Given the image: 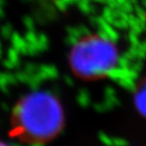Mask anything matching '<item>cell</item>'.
Here are the masks:
<instances>
[{
	"label": "cell",
	"instance_id": "7a4b0ae2",
	"mask_svg": "<svg viewBox=\"0 0 146 146\" xmlns=\"http://www.w3.org/2000/svg\"><path fill=\"white\" fill-rule=\"evenodd\" d=\"M121 62L118 46L98 34L80 38L69 52L68 63L76 77L84 81L100 80L113 75Z\"/></svg>",
	"mask_w": 146,
	"mask_h": 146
},
{
	"label": "cell",
	"instance_id": "6da1fadb",
	"mask_svg": "<svg viewBox=\"0 0 146 146\" xmlns=\"http://www.w3.org/2000/svg\"><path fill=\"white\" fill-rule=\"evenodd\" d=\"M65 114L54 94L36 90L18 100L10 117L9 135L21 143L46 144L63 130Z\"/></svg>",
	"mask_w": 146,
	"mask_h": 146
},
{
	"label": "cell",
	"instance_id": "3957f363",
	"mask_svg": "<svg viewBox=\"0 0 146 146\" xmlns=\"http://www.w3.org/2000/svg\"><path fill=\"white\" fill-rule=\"evenodd\" d=\"M0 146H9L8 144H6L5 142H3V141H0Z\"/></svg>",
	"mask_w": 146,
	"mask_h": 146
}]
</instances>
